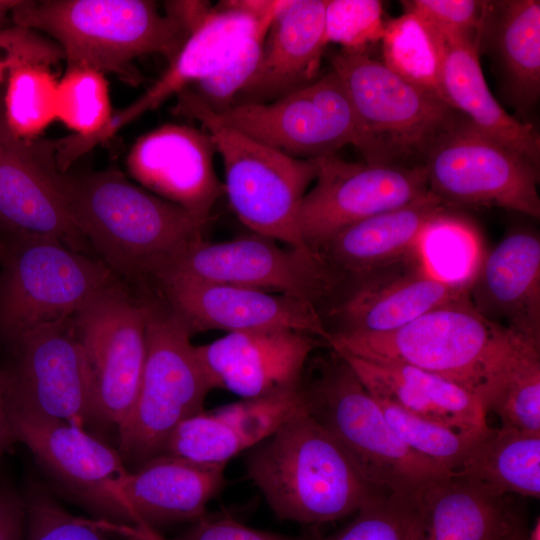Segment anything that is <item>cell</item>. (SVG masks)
Instances as JSON below:
<instances>
[{"label":"cell","instance_id":"1","mask_svg":"<svg viewBox=\"0 0 540 540\" xmlns=\"http://www.w3.org/2000/svg\"><path fill=\"white\" fill-rule=\"evenodd\" d=\"M56 183L72 222L115 274L151 275L200 238L206 223L115 168L81 174L58 170Z\"/></svg>","mask_w":540,"mask_h":540},{"label":"cell","instance_id":"2","mask_svg":"<svg viewBox=\"0 0 540 540\" xmlns=\"http://www.w3.org/2000/svg\"><path fill=\"white\" fill-rule=\"evenodd\" d=\"M248 479L277 518L306 525L337 521L379 497L344 450L305 408L247 450Z\"/></svg>","mask_w":540,"mask_h":540},{"label":"cell","instance_id":"3","mask_svg":"<svg viewBox=\"0 0 540 540\" xmlns=\"http://www.w3.org/2000/svg\"><path fill=\"white\" fill-rule=\"evenodd\" d=\"M11 19L54 41L67 67L114 73L131 85L142 81L136 58L158 53L170 63L190 35L149 0H20Z\"/></svg>","mask_w":540,"mask_h":540},{"label":"cell","instance_id":"4","mask_svg":"<svg viewBox=\"0 0 540 540\" xmlns=\"http://www.w3.org/2000/svg\"><path fill=\"white\" fill-rule=\"evenodd\" d=\"M511 334L483 317L467 296L438 306L394 331L331 332L327 344L337 353L439 375L466 388L481 402Z\"/></svg>","mask_w":540,"mask_h":540},{"label":"cell","instance_id":"5","mask_svg":"<svg viewBox=\"0 0 540 540\" xmlns=\"http://www.w3.org/2000/svg\"><path fill=\"white\" fill-rule=\"evenodd\" d=\"M305 411L344 450L358 473L387 497L448 474L408 448L346 360L331 350L301 384Z\"/></svg>","mask_w":540,"mask_h":540},{"label":"cell","instance_id":"6","mask_svg":"<svg viewBox=\"0 0 540 540\" xmlns=\"http://www.w3.org/2000/svg\"><path fill=\"white\" fill-rule=\"evenodd\" d=\"M330 63L357 115V149L368 164L423 168L432 147L462 115L367 51L341 49Z\"/></svg>","mask_w":540,"mask_h":540},{"label":"cell","instance_id":"7","mask_svg":"<svg viewBox=\"0 0 540 540\" xmlns=\"http://www.w3.org/2000/svg\"><path fill=\"white\" fill-rule=\"evenodd\" d=\"M175 112L199 120L209 134L223 159L224 193L239 220L254 234L313 252L302 238L299 214L317 160L289 156L226 125L188 89L177 95Z\"/></svg>","mask_w":540,"mask_h":540},{"label":"cell","instance_id":"8","mask_svg":"<svg viewBox=\"0 0 540 540\" xmlns=\"http://www.w3.org/2000/svg\"><path fill=\"white\" fill-rule=\"evenodd\" d=\"M145 304L141 385L131 412L117 429L118 451L131 470L163 454L174 428L203 412L208 393L215 389L185 323L165 302L145 299Z\"/></svg>","mask_w":540,"mask_h":540},{"label":"cell","instance_id":"9","mask_svg":"<svg viewBox=\"0 0 540 540\" xmlns=\"http://www.w3.org/2000/svg\"><path fill=\"white\" fill-rule=\"evenodd\" d=\"M116 281L103 261L58 240L15 237L0 283V328L15 340L35 327L73 316Z\"/></svg>","mask_w":540,"mask_h":540},{"label":"cell","instance_id":"10","mask_svg":"<svg viewBox=\"0 0 540 540\" xmlns=\"http://www.w3.org/2000/svg\"><path fill=\"white\" fill-rule=\"evenodd\" d=\"M150 276L185 278L290 295L316 306L336 302L339 286L313 252L282 247L253 234L222 242L197 238L164 260Z\"/></svg>","mask_w":540,"mask_h":540},{"label":"cell","instance_id":"11","mask_svg":"<svg viewBox=\"0 0 540 540\" xmlns=\"http://www.w3.org/2000/svg\"><path fill=\"white\" fill-rule=\"evenodd\" d=\"M428 190L450 207H498L540 218L539 167L461 117L432 147Z\"/></svg>","mask_w":540,"mask_h":540},{"label":"cell","instance_id":"12","mask_svg":"<svg viewBox=\"0 0 540 540\" xmlns=\"http://www.w3.org/2000/svg\"><path fill=\"white\" fill-rule=\"evenodd\" d=\"M72 320L88 362L100 421L118 429L141 385L146 359L145 300L116 281L92 297Z\"/></svg>","mask_w":540,"mask_h":540},{"label":"cell","instance_id":"13","mask_svg":"<svg viewBox=\"0 0 540 540\" xmlns=\"http://www.w3.org/2000/svg\"><path fill=\"white\" fill-rule=\"evenodd\" d=\"M216 115L245 135L301 159L335 154L346 145L358 148L361 141L357 115L332 68L279 99L236 104Z\"/></svg>","mask_w":540,"mask_h":540},{"label":"cell","instance_id":"14","mask_svg":"<svg viewBox=\"0 0 540 540\" xmlns=\"http://www.w3.org/2000/svg\"><path fill=\"white\" fill-rule=\"evenodd\" d=\"M14 441L23 443L46 476L69 498L104 520L131 525L114 493L129 469L118 450L84 428L10 407Z\"/></svg>","mask_w":540,"mask_h":540},{"label":"cell","instance_id":"15","mask_svg":"<svg viewBox=\"0 0 540 540\" xmlns=\"http://www.w3.org/2000/svg\"><path fill=\"white\" fill-rule=\"evenodd\" d=\"M13 341L16 364L12 373L6 374L10 407L81 428L102 424L72 316L35 327Z\"/></svg>","mask_w":540,"mask_h":540},{"label":"cell","instance_id":"16","mask_svg":"<svg viewBox=\"0 0 540 540\" xmlns=\"http://www.w3.org/2000/svg\"><path fill=\"white\" fill-rule=\"evenodd\" d=\"M316 160L315 183L299 214L302 238L314 253L343 229L429 192L423 168L349 162L335 154Z\"/></svg>","mask_w":540,"mask_h":540},{"label":"cell","instance_id":"17","mask_svg":"<svg viewBox=\"0 0 540 540\" xmlns=\"http://www.w3.org/2000/svg\"><path fill=\"white\" fill-rule=\"evenodd\" d=\"M157 281L163 301L192 334L279 329L310 334L326 343L330 336L319 309L290 295L185 278Z\"/></svg>","mask_w":540,"mask_h":540},{"label":"cell","instance_id":"18","mask_svg":"<svg viewBox=\"0 0 540 540\" xmlns=\"http://www.w3.org/2000/svg\"><path fill=\"white\" fill-rule=\"evenodd\" d=\"M275 17L257 18L220 1L189 35L158 81L135 102L114 114L108 124L93 135L79 137L71 134L57 140L59 165L68 169L79 157L130 122L210 75L260 25L272 24Z\"/></svg>","mask_w":540,"mask_h":540},{"label":"cell","instance_id":"19","mask_svg":"<svg viewBox=\"0 0 540 540\" xmlns=\"http://www.w3.org/2000/svg\"><path fill=\"white\" fill-rule=\"evenodd\" d=\"M55 140L18 138L6 123L0 136V223L15 237L60 241L85 253L56 183Z\"/></svg>","mask_w":540,"mask_h":540},{"label":"cell","instance_id":"20","mask_svg":"<svg viewBox=\"0 0 540 540\" xmlns=\"http://www.w3.org/2000/svg\"><path fill=\"white\" fill-rule=\"evenodd\" d=\"M469 284L436 277L419 251L347 287L329 309L340 323L332 332L394 331L438 306L467 297Z\"/></svg>","mask_w":540,"mask_h":540},{"label":"cell","instance_id":"21","mask_svg":"<svg viewBox=\"0 0 540 540\" xmlns=\"http://www.w3.org/2000/svg\"><path fill=\"white\" fill-rule=\"evenodd\" d=\"M322 344L302 332L255 330L227 333L196 352L215 389L253 398L299 388L312 352Z\"/></svg>","mask_w":540,"mask_h":540},{"label":"cell","instance_id":"22","mask_svg":"<svg viewBox=\"0 0 540 540\" xmlns=\"http://www.w3.org/2000/svg\"><path fill=\"white\" fill-rule=\"evenodd\" d=\"M215 151L207 132L168 123L139 137L126 163L146 190L207 222L224 193L214 169Z\"/></svg>","mask_w":540,"mask_h":540},{"label":"cell","instance_id":"23","mask_svg":"<svg viewBox=\"0 0 540 540\" xmlns=\"http://www.w3.org/2000/svg\"><path fill=\"white\" fill-rule=\"evenodd\" d=\"M451 207L428 192L338 232L315 253L338 283L340 294L356 281L420 251L427 228Z\"/></svg>","mask_w":540,"mask_h":540},{"label":"cell","instance_id":"24","mask_svg":"<svg viewBox=\"0 0 540 540\" xmlns=\"http://www.w3.org/2000/svg\"><path fill=\"white\" fill-rule=\"evenodd\" d=\"M393 498L407 516L412 540H494L522 524L507 495L454 473Z\"/></svg>","mask_w":540,"mask_h":540},{"label":"cell","instance_id":"25","mask_svg":"<svg viewBox=\"0 0 540 540\" xmlns=\"http://www.w3.org/2000/svg\"><path fill=\"white\" fill-rule=\"evenodd\" d=\"M224 464H201L163 453L114 484V493L131 525L159 527L193 523L206 515L209 502L225 482Z\"/></svg>","mask_w":540,"mask_h":540},{"label":"cell","instance_id":"26","mask_svg":"<svg viewBox=\"0 0 540 540\" xmlns=\"http://www.w3.org/2000/svg\"><path fill=\"white\" fill-rule=\"evenodd\" d=\"M474 308L489 321L540 344V239L530 231L503 238L468 286Z\"/></svg>","mask_w":540,"mask_h":540},{"label":"cell","instance_id":"27","mask_svg":"<svg viewBox=\"0 0 540 540\" xmlns=\"http://www.w3.org/2000/svg\"><path fill=\"white\" fill-rule=\"evenodd\" d=\"M326 0H284L266 36L258 66L236 104L266 103L319 76L325 48Z\"/></svg>","mask_w":540,"mask_h":540},{"label":"cell","instance_id":"28","mask_svg":"<svg viewBox=\"0 0 540 540\" xmlns=\"http://www.w3.org/2000/svg\"><path fill=\"white\" fill-rule=\"evenodd\" d=\"M478 51L489 55L505 98L526 115L540 97V2L483 1Z\"/></svg>","mask_w":540,"mask_h":540},{"label":"cell","instance_id":"29","mask_svg":"<svg viewBox=\"0 0 540 540\" xmlns=\"http://www.w3.org/2000/svg\"><path fill=\"white\" fill-rule=\"evenodd\" d=\"M438 34L445 100L484 134L540 168V135L531 123L510 115L493 96L480 65L477 41Z\"/></svg>","mask_w":540,"mask_h":540},{"label":"cell","instance_id":"30","mask_svg":"<svg viewBox=\"0 0 540 540\" xmlns=\"http://www.w3.org/2000/svg\"><path fill=\"white\" fill-rule=\"evenodd\" d=\"M498 495L540 496V433L488 428L453 472Z\"/></svg>","mask_w":540,"mask_h":540},{"label":"cell","instance_id":"31","mask_svg":"<svg viewBox=\"0 0 540 540\" xmlns=\"http://www.w3.org/2000/svg\"><path fill=\"white\" fill-rule=\"evenodd\" d=\"M481 403L501 425L540 433V344L512 332Z\"/></svg>","mask_w":540,"mask_h":540},{"label":"cell","instance_id":"32","mask_svg":"<svg viewBox=\"0 0 540 540\" xmlns=\"http://www.w3.org/2000/svg\"><path fill=\"white\" fill-rule=\"evenodd\" d=\"M381 44L385 65L445 100L441 83L442 41L433 28L416 15L404 12L386 22Z\"/></svg>","mask_w":540,"mask_h":540},{"label":"cell","instance_id":"33","mask_svg":"<svg viewBox=\"0 0 540 540\" xmlns=\"http://www.w3.org/2000/svg\"><path fill=\"white\" fill-rule=\"evenodd\" d=\"M57 85L48 65L30 64L12 72L5 85L4 107L13 135L37 138L57 119Z\"/></svg>","mask_w":540,"mask_h":540},{"label":"cell","instance_id":"34","mask_svg":"<svg viewBox=\"0 0 540 540\" xmlns=\"http://www.w3.org/2000/svg\"><path fill=\"white\" fill-rule=\"evenodd\" d=\"M375 400V399H374ZM400 440L445 472H455L483 432L458 431L414 415L394 404L375 400Z\"/></svg>","mask_w":540,"mask_h":540},{"label":"cell","instance_id":"35","mask_svg":"<svg viewBox=\"0 0 540 540\" xmlns=\"http://www.w3.org/2000/svg\"><path fill=\"white\" fill-rule=\"evenodd\" d=\"M420 252L427 268L436 277L450 282L470 283L482 260L474 230L451 212L427 228Z\"/></svg>","mask_w":540,"mask_h":540},{"label":"cell","instance_id":"36","mask_svg":"<svg viewBox=\"0 0 540 540\" xmlns=\"http://www.w3.org/2000/svg\"><path fill=\"white\" fill-rule=\"evenodd\" d=\"M108 82L95 69L67 67L57 85V119L75 136L99 132L112 118Z\"/></svg>","mask_w":540,"mask_h":540},{"label":"cell","instance_id":"37","mask_svg":"<svg viewBox=\"0 0 540 540\" xmlns=\"http://www.w3.org/2000/svg\"><path fill=\"white\" fill-rule=\"evenodd\" d=\"M303 409L300 386L266 396L241 398L210 412L231 426L250 449L271 437Z\"/></svg>","mask_w":540,"mask_h":540},{"label":"cell","instance_id":"38","mask_svg":"<svg viewBox=\"0 0 540 540\" xmlns=\"http://www.w3.org/2000/svg\"><path fill=\"white\" fill-rule=\"evenodd\" d=\"M248 447L227 423L203 411L181 421L169 435L164 452L201 464H224Z\"/></svg>","mask_w":540,"mask_h":540},{"label":"cell","instance_id":"39","mask_svg":"<svg viewBox=\"0 0 540 540\" xmlns=\"http://www.w3.org/2000/svg\"><path fill=\"white\" fill-rule=\"evenodd\" d=\"M271 25H260L214 72L186 89L216 114L232 107L258 66Z\"/></svg>","mask_w":540,"mask_h":540},{"label":"cell","instance_id":"40","mask_svg":"<svg viewBox=\"0 0 540 540\" xmlns=\"http://www.w3.org/2000/svg\"><path fill=\"white\" fill-rule=\"evenodd\" d=\"M23 497L24 540H111L93 521L69 513L38 483L31 484Z\"/></svg>","mask_w":540,"mask_h":540},{"label":"cell","instance_id":"41","mask_svg":"<svg viewBox=\"0 0 540 540\" xmlns=\"http://www.w3.org/2000/svg\"><path fill=\"white\" fill-rule=\"evenodd\" d=\"M385 24L378 0H326L324 30L327 44L347 51H368L381 41Z\"/></svg>","mask_w":540,"mask_h":540},{"label":"cell","instance_id":"42","mask_svg":"<svg viewBox=\"0 0 540 540\" xmlns=\"http://www.w3.org/2000/svg\"><path fill=\"white\" fill-rule=\"evenodd\" d=\"M338 354L346 360L375 400L394 404L414 415L458 430L447 416L431 404L419 390L405 381L392 366L346 354Z\"/></svg>","mask_w":540,"mask_h":540},{"label":"cell","instance_id":"43","mask_svg":"<svg viewBox=\"0 0 540 540\" xmlns=\"http://www.w3.org/2000/svg\"><path fill=\"white\" fill-rule=\"evenodd\" d=\"M313 540H412L405 512L393 497H379L362 506L352 521L328 535Z\"/></svg>","mask_w":540,"mask_h":540},{"label":"cell","instance_id":"44","mask_svg":"<svg viewBox=\"0 0 540 540\" xmlns=\"http://www.w3.org/2000/svg\"><path fill=\"white\" fill-rule=\"evenodd\" d=\"M400 3L405 13L416 15L440 34L477 41L483 1L406 0Z\"/></svg>","mask_w":540,"mask_h":540},{"label":"cell","instance_id":"45","mask_svg":"<svg viewBox=\"0 0 540 540\" xmlns=\"http://www.w3.org/2000/svg\"><path fill=\"white\" fill-rule=\"evenodd\" d=\"M64 55L45 35L17 25L0 28V87L19 67L30 64L53 66Z\"/></svg>","mask_w":540,"mask_h":540},{"label":"cell","instance_id":"46","mask_svg":"<svg viewBox=\"0 0 540 540\" xmlns=\"http://www.w3.org/2000/svg\"><path fill=\"white\" fill-rule=\"evenodd\" d=\"M173 540H309L249 527L231 517L206 515Z\"/></svg>","mask_w":540,"mask_h":540},{"label":"cell","instance_id":"47","mask_svg":"<svg viewBox=\"0 0 540 540\" xmlns=\"http://www.w3.org/2000/svg\"><path fill=\"white\" fill-rule=\"evenodd\" d=\"M24 497L0 481V540H24Z\"/></svg>","mask_w":540,"mask_h":540},{"label":"cell","instance_id":"48","mask_svg":"<svg viewBox=\"0 0 540 540\" xmlns=\"http://www.w3.org/2000/svg\"><path fill=\"white\" fill-rule=\"evenodd\" d=\"M167 15L182 25L191 34L210 14L214 7L208 1H166Z\"/></svg>","mask_w":540,"mask_h":540},{"label":"cell","instance_id":"49","mask_svg":"<svg viewBox=\"0 0 540 540\" xmlns=\"http://www.w3.org/2000/svg\"><path fill=\"white\" fill-rule=\"evenodd\" d=\"M13 441L7 376L0 371V461Z\"/></svg>","mask_w":540,"mask_h":540},{"label":"cell","instance_id":"50","mask_svg":"<svg viewBox=\"0 0 540 540\" xmlns=\"http://www.w3.org/2000/svg\"><path fill=\"white\" fill-rule=\"evenodd\" d=\"M101 528L107 533H116L123 535L126 539L133 540H168L163 537L157 530L146 525H128L116 524L112 522H102Z\"/></svg>","mask_w":540,"mask_h":540},{"label":"cell","instance_id":"51","mask_svg":"<svg viewBox=\"0 0 540 540\" xmlns=\"http://www.w3.org/2000/svg\"><path fill=\"white\" fill-rule=\"evenodd\" d=\"M20 3V0H0V28L6 27L8 16L11 17L13 9Z\"/></svg>","mask_w":540,"mask_h":540},{"label":"cell","instance_id":"52","mask_svg":"<svg viewBox=\"0 0 540 540\" xmlns=\"http://www.w3.org/2000/svg\"><path fill=\"white\" fill-rule=\"evenodd\" d=\"M527 532L528 530L522 523L494 540H527Z\"/></svg>","mask_w":540,"mask_h":540},{"label":"cell","instance_id":"53","mask_svg":"<svg viewBox=\"0 0 540 540\" xmlns=\"http://www.w3.org/2000/svg\"><path fill=\"white\" fill-rule=\"evenodd\" d=\"M6 85V84H5ZM5 85L0 87V136L2 130L5 126V107H4V94H5Z\"/></svg>","mask_w":540,"mask_h":540},{"label":"cell","instance_id":"54","mask_svg":"<svg viewBox=\"0 0 540 540\" xmlns=\"http://www.w3.org/2000/svg\"><path fill=\"white\" fill-rule=\"evenodd\" d=\"M527 540H540V519L537 517L533 527L527 532Z\"/></svg>","mask_w":540,"mask_h":540},{"label":"cell","instance_id":"55","mask_svg":"<svg viewBox=\"0 0 540 540\" xmlns=\"http://www.w3.org/2000/svg\"><path fill=\"white\" fill-rule=\"evenodd\" d=\"M126 540H133V539H126Z\"/></svg>","mask_w":540,"mask_h":540}]
</instances>
